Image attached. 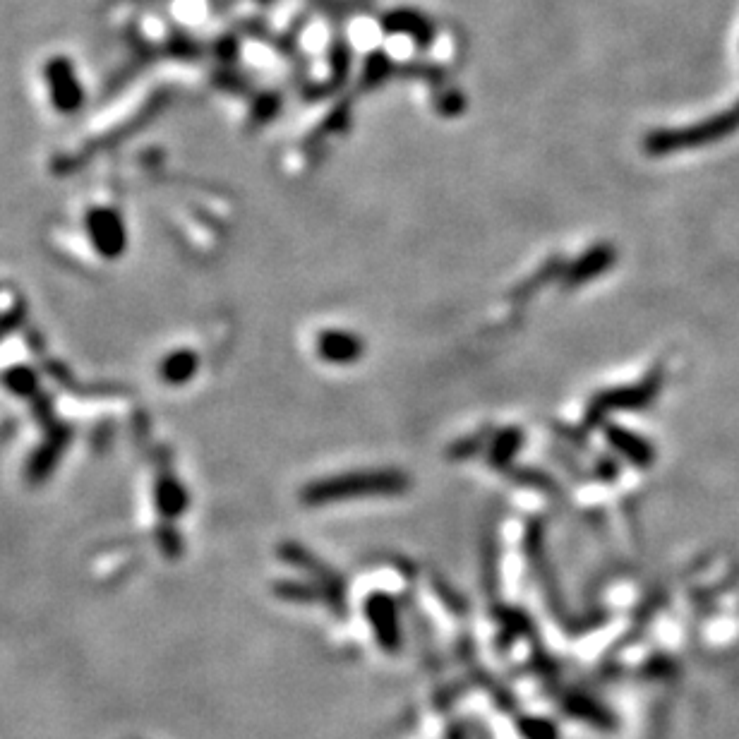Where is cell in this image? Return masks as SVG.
Instances as JSON below:
<instances>
[{
  "mask_svg": "<svg viewBox=\"0 0 739 739\" xmlns=\"http://www.w3.org/2000/svg\"><path fill=\"white\" fill-rule=\"evenodd\" d=\"M737 128H739V106H735L728 113H723V116L708 120V123L699 125V128L663 135V140H658V149L696 147V144H706V142L720 140V137L730 135V132L737 130Z\"/></svg>",
  "mask_w": 739,
  "mask_h": 739,
  "instance_id": "6da1fadb",
  "label": "cell"
},
{
  "mask_svg": "<svg viewBox=\"0 0 739 739\" xmlns=\"http://www.w3.org/2000/svg\"><path fill=\"white\" fill-rule=\"evenodd\" d=\"M87 231L94 248L104 257H118L125 250V226L120 216L111 209H94L89 212Z\"/></svg>",
  "mask_w": 739,
  "mask_h": 739,
  "instance_id": "7a4b0ae2",
  "label": "cell"
},
{
  "mask_svg": "<svg viewBox=\"0 0 739 739\" xmlns=\"http://www.w3.org/2000/svg\"><path fill=\"white\" fill-rule=\"evenodd\" d=\"M195 370V358L190 353H176L164 363V377L168 382H185Z\"/></svg>",
  "mask_w": 739,
  "mask_h": 739,
  "instance_id": "3957f363",
  "label": "cell"
}]
</instances>
